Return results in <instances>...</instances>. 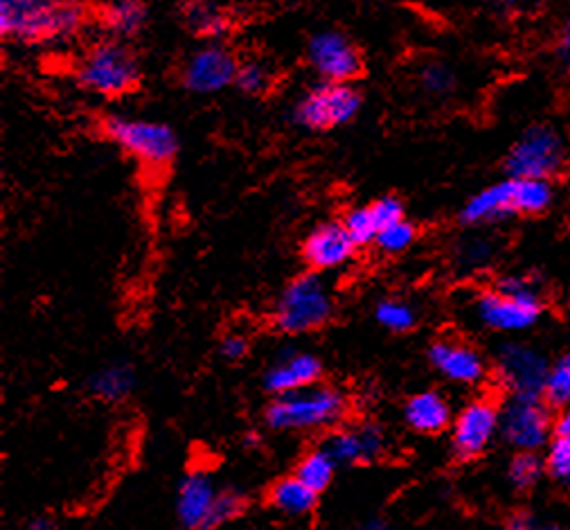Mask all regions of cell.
Wrapping results in <instances>:
<instances>
[{
    "mask_svg": "<svg viewBox=\"0 0 570 530\" xmlns=\"http://www.w3.org/2000/svg\"><path fill=\"white\" fill-rule=\"evenodd\" d=\"M86 23L79 0H0V35L21 43L75 37Z\"/></svg>",
    "mask_w": 570,
    "mask_h": 530,
    "instance_id": "6da1fadb",
    "label": "cell"
},
{
    "mask_svg": "<svg viewBox=\"0 0 570 530\" xmlns=\"http://www.w3.org/2000/svg\"><path fill=\"white\" fill-rule=\"evenodd\" d=\"M345 395L338 389L318 382L294 393L275 395L264 411V422L273 431L305 433L334 426L345 418Z\"/></svg>",
    "mask_w": 570,
    "mask_h": 530,
    "instance_id": "7a4b0ae2",
    "label": "cell"
},
{
    "mask_svg": "<svg viewBox=\"0 0 570 530\" xmlns=\"http://www.w3.org/2000/svg\"><path fill=\"white\" fill-rule=\"evenodd\" d=\"M334 301L316 274H305L282 289L273 307V325L284 334L314 332L332 321Z\"/></svg>",
    "mask_w": 570,
    "mask_h": 530,
    "instance_id": "3957f363",
    "label": "cell"
},
{
    "mask_svg": "<svg viewBox=\"0 0 570 530\" xmlns=\"http://www.w3.org/2000/svg\"><path fill=\"white\" fill-rule=\"evenodd\" d=\"M541 312L537 289L523 278H503L476 298L479 321L494 332H523L541 318Z\"/></svg>",
    "mask_w": 570,
    "mask_h": 530,
    "instance_id": "277c9868",
    "label": "cell"
},
{
    "mask_svg": "<svg viewBox=\"0 0 570 530\" xmlns=\"http://www.w3.org/2000/svg\"><path fill=\"white\" fill-rule=\"evenodd\" d=\"M138 79V61L120 41H102L92 46L77 66V81L88 91L107 98H118L134 91Z\"/></svg>",
    "mask_w": 570,
    "mask_h": 530,
    "instance_id": "5b68a950",
    "label": "cell"
},
{
    "mask_svg": "<svg viewBox=\"0 0 570 530\" xmlns=\"http://www.w3.org/2000/svg\"><path fill=\"white\" fill-rule=\"evenodd\" d=\"M102 127L109 140H114L122 151L140 160L145 167H167L176 156V134L163 122L111 116L105 120Z\"/></svg>",
    "mask_w": 570,
    "mask_h": 530,
    "instance_id": "8992f818",
    "label": "cell"
},
{
    "mask_svg": "<svg viewBox=\"0 0 570 530\" xmlns=\"http://www.w3.org/2000/svg\"><path fill=\"white\" fill-rule=\"evenodd\" d=\"M358 109L361 96L354 86L323 81L298 100L292 118L303 129L327 131L352 122Z\"/></svg>",
    "mask_w": 570,
    "mask_h": 530,
    "instance_id": "52a82bcc",
    "label": "cell"
},
{
    "mask_svg": "<svg viewBox=\"0 0 570 530\" xmlns=\"http://www.w3.org/2000/svg\"><path fill=\"white\" fill-rule=\"evenodd\" d=\"M501 438L517 452H539L554 438V418L543 398L512 395L501 406Z\"/></svg>",
    "mask_w": 570,
    "mask_h": 530,
    "instance_id": "ba28073f",
    "label": "cell"
},
{
    "mask_svg": "<svg viewBox=\"0 0 570 530\" xmlns=\"http://www.w3.org/2000/svg\"><path fill=\"white\" fill-rule=\"evenodd\" d=\"M501 433V409L488 398L466 402L451 424V450L469 461L485 454Z\"/></svg>",
    "mask_w": 570,
    "mask_h": 530,
    "instance_id": "9c48e42d",
    "label": "cell"
},
{
    "mask_svg": "<svg viewBox=\"0 0 570 530\" xmlns=\"http://www.w3.org/2000/svg\"><path fill=\"white\" fill-rule=\"evenodd\" d=\"M563 143L550 127H534L510 149L505 167L510 179H541L559 174L563 167Z\"/></svg>",
    "mask_w": 570,
    "mask_h": 530,
    "instance_id": "30bf717a",
    "label": "cell"
},
{
    "mask_svg": "<svg viewBox=\"0 0 570 530\" xmlns=\"http://www.w3.org/2000/svg\"><path fill=\"white\" fill-rule=\"evenodd\" d=\"M548 369L550 364L537 350L521 343L503 345L497 360L501 384L517 398H543Z\"/></svg>",
    "mask_w": 570,
    "mask_h": 530,
    "instance_id": "8fae6325",
    "label": "cell"
},
{
    "mask_svg": "<svg viewBox=\"0 0 570 530\" xmlns=\"http://www.w3.org/2000/svg\"><path fill=\"white\" fill-rule=\"evenodd\" d=\"M239 63L224 46H204L183 66V86L189 94L210 96L235 84Z\"/></svg>",
    "mask_w": 570,
    "mask_h": 530,
    "instance_id": "7c38bea8",
    "label": "cell"
},
{
    "mask_svg": "<svg viewBox=\"0 0 570 530\" xmlns=\"http://www.w3.org/2000/svg\"><path fill=\"white\" fill-rule=\"evenodd\" d=\"M219 488L210 472H187L176 490V521L183 530H210V517L219 499Z\"/></svg>",
    "mask_w": 570,
    "mask_h": 530,
    "instance_id": "4fadbf2b",
    "label": "cell"
},
{
    "mask_svg": "<svg viewBox=\"0 0 570 530\" xmlns=\"http://www.w3.org/2000/svg\"><path fill=\"white\" fill-rule=\"evenodd\" d=\"M307 61L325 81L334 84H347L361 72V55L356 46L334 30L312 37L307 46Z\"/></svg>",
    "mask_w": 570,
    "mask_h": 530,
    "instance_id": "5bb4252c",
    "label": "cell"
},
{
    "mask_svg": "<svg viewBox=\"0 0 570 530\" xmlns=\"http://www.w3.org/2000/svg\"><path fill=\"white\" fill-rule=\"evenodd\" d=\"M431 366L449 382L473 386L485 380L488 366L476 347L455 338H440L429 347Z\"/></svg>",
    "mask_w": 570,
    "mask_h": 530,
    "instance_id": "9a60e30c",
    "label": "cell"
},
{
    "mask_svg": "<svg viewBox=\"0 0 570 530\" xmlns=\"http://www.w3.org/2000/svg\"><path fill=\"white\" fill-rule=\"evenodd\" d=\"M386 433L376 424H356L334 431L325 450L338 465H367L386 454Z\"/></svg>",
    "mask_w": 570,
    "mask_h": 530,
    "instance_id": "2e32d148",
    "label": "cell"
},
{
    "mask_svg": "<svg viewBox=\"0 0 570 530\" xmlns=\"http://www.w3.org/2000/svg\"><path fill=\"white\" fill-rule=\"evenodd\" d=\"M356 248L358 246L354 244L345 226L330 222L321 224L307 235L303 244V257L312 267V272H332L350 264Z\"/></svg>",
    "mask_w": 570,
    "mask_h": 530,
    "instance_id": "e0dca14e",
    "label": "cell"
},
{
    "mask_svg": "<svg viewBox=\"0 0 570 530\" xmlns=\"http://www.w3.org/2000/svg\"><path fill=\"white\" fill-rule=\"evenodd\" d=\"M321 375H323V364L314 352L292 350L266 369L264 389L275 398V395L314 386L321 382Z\"/></svg>",
    "mask_w": 570,
    "mask_h": 530,
    "instance_id": "ac0fdd59",
    "label": "cell"
},
{
    "mask_svg": "<svg viewBox=\"0 0 570 530\" xmlns=\"http://www.w3.org/2000/svg\"><path fill=\"white\" fill-rule=\"evenodd\" d=\"M510 215H519V193H517V179H508L501 184H494L479 195H473L462 213L460 219L464 224H488L497 222Z\"/></svg>",
    "mask_w": 570,
    "mask_h": 530,
    "instance_id": "d6986e66",
    "label": "cell"
},
{
    "mask_svg": "<svg viewBox=\"0 0 570 530\" xmlns=\"http://www.w3.org/2000/svg\"><path fill=\"white\" fill-rule=\"evenodd\" d=\"M404 420L415 433L435 435L453 424V411L449 400L438 391H422L409 398L404 404Z\"/></svg>",
    "mask_w": 570,
    "mask_h": 530,
    "instance_id": "ffe728a7",
    "label": "cell"
},
{
    "mask_svg": "<svg viewBox=\"0 0 570 530\" xmlns=\"http://www.w3.org/2000/svg\"><path fill=\"white\" fill-rule=\"evenodd\" d=\"M268 503L277 512L287 517H305L314 512L318 503V492H314L307 483H303L296 474L282 477L268 490Z\"/></svg>",
    "mask_w": 570,
    "mask_h": 530,
    "instance_id": "44dd1931",
    "label": "cell"
},
{
    "mask_svg": "<svg viewBox=\"0 0 570 530\" xmlns=\"http://www.w3.org/2000/svg\"><path fill=\"white\" fill-rule=\"evenodd\" d=\"M183 19L189 30L208 41H217L230 30L226 10H222L215 0H187L183 8Z\"/></svg>",
    "mask_w": 570,
    "mask_h": 530,
    "instance_id": "7402d4cb",
    "label": "cell"
},
{
    "mask_svg": "<svg viewBox=\"0 0 570 530\" xmlns=\"http://www.w3.org/2000/svg\"><path fill=\"white\" fill-rule=\"evenodd\" d=\"M134 386H136V373L129 364H122V362H114L102 366L100 371H95L88 382V389L95 398L111 404L127 400L134 393Z\"/></svg>",
    "mask_w": 570,
    "mask_h": 530,
    "instance_id": "603a6c76",
    "label": "cell"
},
{
    "mask_svg": "<svg viewBox=\"0 0 570 530\" xmlns=\"http://www.w3.org/2000/svg\"><path fill=\"white\" fill-rule=\"evenodd\" d=\"M147 21L142 0H109L102 10V26L118 39L136 37Z\"/></svg>",
    "mask_w": 570,
    "mask_h": 530,
    "instance_id": "cb8c5ba5",
    "label": "cell"
},
{
    "mask_svg": "<svg viewBox=\"0 0 570 530\" xmlns=\"http://www.w3.org/2000/svg\"><path fill=\"white\" fill-rule=\"evenodd\" d=\"M336 468L338 463L332 459V454L321 448V450H312L307 452L301 461H298V468H296V477L307 483L314 492H323L332 485L334 481V474H336Z\"/></svg>",
    "mask_w": 570,
    "mask_h": 530,
    "instance_id": "d4e9b609",
    "label": "cell"
},
{
    "mask_svg": "<svg viewBox=\"0 0 570 530\" xmlns=\"http://www.w3.org/2000/svg\"><path fill=\"white\" fill-rule=\"evenodd\" d=\"M543 402L557 411L570 406V355H561L550 364L543 384Z\"/></svg>",
    "mask_w": 570,
    "mask_h": 530,
    "instance_id": "484cf974",
    "label": "cell"
},
{
    "mask_svg": "<svg viewBox=\"0 0 570 530\" xmlns=\"http://www.w3.org/2000/svg\"><path fill=\"white\" fill-rule=\"evenodd\" d=\"M374 318L379 325L395 332V334L411 332L417 325V312L413 310V305H409L406 301H397V298L379 301L374 307Z\"/></svg>",
    "mask_w": 570,
    "mask_h": 530,
    "instance_id": "4316f807",
    "label": "cell"
},
{
    "mask_svg": "<svg viewBox=\"0 0 570 530\" xmlns=\"http://www.w3.org/2000/svg\"><path fill=\"white\" fill-rule=\"evenodd\" d=\"M543 474H546V461L537 452H517V457L508 468V479L512 488L519 492L532 490Z\"/></svg>",
    "mask_w": 570,
    "mask_h": 530,
    "instance_id": "83f0119b",
    "label": "cell"
},
{
    "mask_svg": "<svg viewBox=\"0 0 570 530\" xmlns=\"http://www.w3.org/2000/svg\"><path fill=\"white\" fill-rule=\"evenodd\" d=\"M415 237H417L415 226L409 219H402V222H395V224L379 230L374 246L386 255H400L413 246Z\"/></svg>",
    "mask_w": 570,
    "mask_h": 530,
    "instance_id": "f1b7e54d",
    "label": "cell"
},
{
    "mask_svg": "<svg viewBox=\"0 0 570 530\" xmlns=\"http://www.w3.org/2000/svg\"><path fill=\"white\" fill-rule=\"evenodd\" d=\"M343 226H345V230L350 233V237L354 239L356 246H363V244L374 242L376 235H379V230H382V228H379V222H376V217H374V213H372L370 206L350 210V213L345 215V219H343Z\"/></svg>",
    "mask_w": 570,
    "mask_h": 530,
    "instance_id": "f546056e",
    "label": "cell"
},
{
    "mask_svg": "<svg viewBox=\"0 0 570 530\" xmlns=\"http://www.w3.org/2000/svg\"><path fill=\"white\" fill-rule=\"evenodd\" d=\"M546 474L559 483L570 488V443L568 440L552 438V443L546 448Z\"/></svg>",
    "mask_w": 570,
    "mask_h": 530,
    "instance_id": "4dcf8cb0",
    "label": "cell"
},
{
    "mask_svg": "<svg viewBox=\"0 0 570 530\" xmlns=\"http://www.w3.org/2000/svg\"><path fill=\"white\" fill-rule=\"evenodd\" d=\"M244 508H246V497L239 490L222 488L219 499H217L215 510H213V517H210V530L228 526L230 521H235L244 512Z\"/></svg>",
    "mask_w": 570,
    "mask_h": 530,
    "instance_id": "1f68e13d",
    "label": "cell"
},
{
    "mask_svg": "<svg viewBox=\"0 0 570 530\" xmlns=\"http://www.w3.org/2000/svg\"><path fill=\"white\" fill-rule=\"evenodd\" d=\"M235 86L246 96H262L268 91V86H271V72L266 66H262L257 61L242 63L237 70V77H235Z\"/></svg>",
    "mask_w": 570,
    "mask_h": 530,
    "instance_id": "d6a6232c",
    "label": "cell"
},
{
    "mask_svg": "<svg viewBox=\"0 0 570 530\" xmlns=\"http://www.w3.org/2000/svg\"><path fill=\"white\" fill-rule=\"evenodd\" d=\"M420 84H422V88H424V91H426L429 96L442 98V96H446V94L453 91L455 75H453L451 68L444 66V63H429V66H424L422 72H420Z\"/></svg>",
    "mask_w": 570,
    "mask_h": 530,
    "instance_id": "836d02e7",
    "label": "cell"
},
{
    "mask_svg": "<svg viewBox=\"0 0 570 530\" xmlns=\"http://www.w3.org/2000/svg\"><path fill=\"white\" fill-rule=\"evenodd\" d=\"M376 222H379V228H386L395 222H402L406 219L404 217V204L397 199V197H382L376 199L374 204H370Z\"/></svg>",
    "mask_w": 570,
    "mask_h": 530,
    "instance_id": "e575fe53",
    "label": "cell"
},
{
    "mask_svg": "<svg viewBox=\"0 0 570 530\" xmlns=\"http://www.w3.org/2000/svg\"><path fill=\"white\" fill-rule=\"evenodd\" d=\"M248 355V338L242 334H230L222 341V357L228 362H239Z\"/></svg>",
    "mask_w": 570,
    "mask_h": 530,
    "instance_id": "d590c367",
    "label": "cell"
},
{
    "mask_svg": "<svg viewBox=\"0 0 570 530\" xmlns=\"http://www.w3.org/2000/svg\"><path fill=\"white\" fill-rule=\"evenodd\" d=\"M490 257V246L488 242L483 239H476V242H469L462 251V259L466 264H485V259Z\"/></svg>",
    "mask_w": 570,
    "mask_h": 530,
    "instance_id": "8d00e7d4",
    "label": "cell"
},
{
    "mask_svg": "<svg viewBox=\"0 0 570 530\" xmlns=\"http://www.w3.org/2000/svg\"><path fill=\"white\" fill-rule=\"evenodd\" d=\"M508 530H563L559 526H552V523H539V521H532L530 517H514L508 526Z\"/></svg>",
    "mask_w": 570,
    "mask_h": 530,
    "instance_id": "74e56055",
    "label": "cell"
},
{
    "mask_svg": "<svg viewBox=\"0 0 570 530\" xmlns=\"http://www.w3.org/2000/svg\"><path fill=\"white\" fill-rule=\"evenodd\" d=\"M554 438L568 440L570 443V406L561 409L559 415L554 418Z\"/></svg>",
    "mask_w": 570,
    "mask_h": 530,
    "instance_id": "f35d334b",
    "label": "cell"
},
{
    "mask_svg": "<svg viewBox=\"0 0 570 530\" xmlns=\"http://www.w3.org/2000/svg\"><path fill=\"white\" fill-rule=\"evenodd\" d=\"M557 55L570 63V19L563 23L559 39H557Z\"/></svg>",
    "mask_w": 570,
    "mask_h": 530,
    "instance_id": "ab89813d",
    "label": "cell"
},
{
    "mask_svg": "<svg viewBox=\"0 0 570 530\" xmlns=\"http://www.w3.org/2000/svg\"><path fill=\"white\" fill-rule=\"evenodd\" d=\"M23 530H57V523H55L50 517L41 514V517H32V519L23 526Z\"/></svg>",
    "mask_w": 570,
    "mask_h": 530,
    "instance_id": "60d3db41",
    "label": "cell"
},
{
    "mask_svg": "<svg viewBox=\"0 0 570 530\" xmlns=\"http://www.w3.org/2000/svg\"><path fill=\"white\" fill-rule=\"evenodd\" d=\"M356 530H391V526H389L384 519L372 517V519L363 521V523H361Z\"/></svg>",
    "mask_w": 570,
    "mask_h": 530,
    "instance_id": "b9f144b4",
    "label": "cell"
},
{
    "mask_svg": "<svg viewBox=\"0 0 570 530\" xmlns=\"http://www.w3.org/2000/svg\"><path fill=\"white\" fill-rule=\"evenodd\" d=\"M501 3H505V6H512V3H519V0H501Z\"/></svg>",
    "mask_w": 570,
    "mask_h": 530,
    "instance_id": "7bdbcfd3",
    "label": "cell"
}]
</instances>
